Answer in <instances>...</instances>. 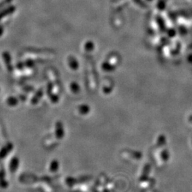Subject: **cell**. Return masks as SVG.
Masks as SVG:
<instances>
[{
    "instance_id": "1",
    "label": "cell",
    "mask_w": 192,
    "mask_h": 192,
    "mask_svg": "<svg viewBox=\"0 0 192 192\" xmlns=\"http://www.w3.org/2000/svg\"><path fill=\"white\" fill-rule=\"evenodd\" d=\"M14 9H15L14 7H11L8 8L7 9H5V11H2V12L0 14V19L2 18L3 17H5V16H6V15H8V14H11V12H12V11H14Z\"/></svg>"
}]
</instances>
